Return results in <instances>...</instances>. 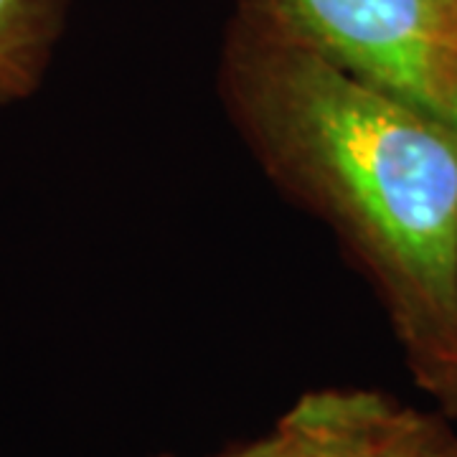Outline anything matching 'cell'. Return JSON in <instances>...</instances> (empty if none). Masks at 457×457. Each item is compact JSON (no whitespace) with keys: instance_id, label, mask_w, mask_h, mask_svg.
Masks as SVG:
<instances>
[{"instance_id":"6da1fadb","label":"cell","mask_w":457,"mask_h":457,"mask_svg":"<svg viewBox=\"0 0 457 457\" xmlns=\"http://www.w3.org/2000/svg\"><path fill=\"white\" fill-rule=\"evenodd\" d=\"M254 147L353 245L420 384L457 341V128L260 26L234 62Z\"/></svg>"},{"instance_id":"7a4b0ae2","label":"cell","mask_w":457,"mask_h":457,"mask_svg":"<svg viewBox=\"0 0 457 457\" xmlns=\"http://www.w3.org/2000/svg\"><path fill=\"white\" fill-rule=\"evenodd\" d=\"M262 26L457 128V11L445 0H257Z\"/></svg>"},{"instance_id":"3957f363","label":"cell","mask_w":457,"mask_h":457,"mask_svg":"<svg viewBox=\"0 0 457 457\" xmlns=\"http://www.w3.org/2000/svg\"><path fill=\"white\" fill-rule=\"evenodd\" d=\"M409 409L361 389L303 396L246 457H389Z\"/></svg>"},{"instance_id":"277c9868","label":"cell","mask_w":457,"mask_h":457,"mask_svg":"<svg viewBox=\"0 0 457 457\" xmlns=\"http://www.w3.org/2000/svg\"><path fill=\"white\" fill-rule=\"evenodd\" d=\"M59 16V0H0V107L38 89Z\"/></svg>"},{"instance_id":"5b68a950","label":"cell","mask_w":457,"mask_h":457,"mask_svg":"<svg viewBox=\"0 0 457 457\" xmlns=\"http://www.w3.org/2000/svg\"><path fill=\"white\" fill-rule=\"evenodd\" d=\"M389 457H457V435L437 420L409 409Z\"/></svg>"},{"instance_id":"8992f818","label":"cell","mask_w":457,"mask_h":457,"mask_svg":"<svg viewBox=\"0 0 457 457\" xmlns=\"http://www.w3.org/2000/svg\"><path fill=\"white\" fill-rule=\"evenodd\" d=\"M422 384L440 399L445 407L457 414V341L445 363Z\"/></svg>"},{"instance_id":"52a82bcc","label":"cell","mask_w":457,"mask_h":457,"mask_svg":"<svg viewBox=\"0 0 457 457\" xmlns=\"http://www.w3.org/2000/svg\"><path fill=\"white\" fill-rule=\"evenodd\" d=\"M224 457H246V447H242V450H237V453H231V455H224Z\"/></svg>"},{"instance_id":"ba28073f","label":"cell","mask_w":457,"mask_h":457,"mask_svg":"<svg viewBox=\"0 0 457 457\" xmlns=\"http://www.w3.org/2000/svg\"><path fill=\"white\" fill-rule=\"evenodd\" d=\"M445 3H447V5H453V8L457 11V0H445Z\"/></svg>"}]
</instances>
